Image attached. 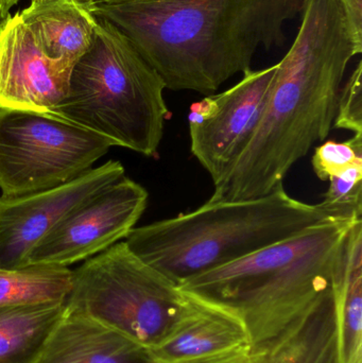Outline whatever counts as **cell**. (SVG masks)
Returning a JSON list of instances; mask_svg holds the SVG:
<instances>
[{"mask_svg": "<svg viewBox=\"0 0 362 363\" xmlns=\"http://www.w3.org/2000/svg\"><path fill=\"white\" fill-rule=\"evenodd\" d=\"M299 31L282 61L250 144L215 184L208 202L273 191L331 132L349 64L361 55L340 0H302Z\"/></svg>", "mask_w": 362, "mask_h": 363, "instance_id": "6da1fadb", "label": "cell"}, {"mask_svg": "<svg viewBox=\"0 0 362 363\" xmlns=\"http://www.w3.org/2000/svg\"><path fill=\"white\" fill-rule=\"evenodd\" d=\"M302 0H168L89 6L120 29L171 91L210 95L282 46Z\"/></svg>", "mask_w": 362, "mask_h": 363, "instance_id": "7a4b0ae2", "label": "cell"}, {"mask_svg": "<svg viewBox=\"0 0 362 363\" xmlns=\"http://www.w3.org/2000/svg\"><path fill=\"white\" fill-rule=\"evenodd\" d=\"M358 220L316 224L250 255L182 281L181 291L235 311L253 353L271 349L322 298L344 270L346 239Z\"/></svg>", "mask_w": 362, "mask_h": 363, "instance_id": "3957f363", "label": "cell"}, {"mask_svg": "<svg viewBox=\"0 0 362 363\" xmlns=\"http://www.w3.org/2000/svg\"><path fill=\"white\" fill-rule=\"evenodd\" d=\"M361 217L289 196L284 185L259 198L206 202L196 211L134 228L128 247L149 266L182 281L250 255L324 222Z\"/></svg>", "mask_w": 362, "mask_h": 363, "instance_id": "277c9868", "label": "cell"}, {"mask_svg": "<svg viewBox=\"0 0 362 363\" xmlns=\"http://www.w3.org/2000/svg\"><path fill=\"white\" fill-rule=\"evenodd\" d=\"M166 84L135 45L98 17L95 40L72 67L66 97L51 114L145 157L157 155L169 115Z\"/></svg>", "mask_w": 362, "mask_h": 363, "instance_id": "5b68a950", "label": "cell"}, {"mask_svg": "<svg viewBox=\"0 0 362 363\" xmlns=\"http://www.w3.org/2000/svg\"><path fill=\"white\" fill-rule=\"evenodd\" d=\"M183 301L174 281L119 241L72 271L65 307L151 351L174 330Z\"/></svg>", "mask_w": 362, "mask_h": 363, "instance_id": "8992f818", "label": "cell"}, {"mask_svg": "<svg viewBox=\"0 0 362 363\" xmlns=\"http://www.w3.org/2000/svg\"><path fill=\"white\" fill-rule=\"evenodd\" d=\"M106 138L51 113L0 110V190L50 189L91 169L112 148Z\"/></svg>", "mask_w": 362, "mask_h": 363, "instance_id": "52a82bcc", "label": "cell"}, {"mask_svg": "<svg viewBox=\"0 0 362 363\" xmlns=\"http://www.w3.org/2000/svg\"><path fill=\"white\" fill-rule=\"evenodd\" d=\"M147 203V190L123 177L67 211L32 247L26 266L68 268L106 251L135 228Z\"/></svg>", "mask_w": 362, "mask_h": 363, "instance_id": "ba28073f", "label": "cell"}, {"mask_svg": "<svg viewBox=\"0 0 362 363\" xmlns=\"http://www.w3.org/2000/svg\"><path fill=\"white\" fill-rule=\"evenodd\" d=\"M276 72L278 64L248 70L234 86L191 104V151L214 185L250 144L265 113Z\"/></svg>", "mask_w": 362, "mask_h": 363, "instance_id": "9c48e42d", "label": "cell"}, {"mask_svg": "<svg viewBox=\"0 0 362 363\" xmlns=\"http://www.w3.org/2000/svg\"><path fill=\"white\" fill-rule=\"evenodd\" d=\"M118 161L91 168L74 180L18 196H0V268H25L32 247L87 196L125 177Z\"/></svg>", "mask_w": 362, "mask_h": 363, "instance_id": "30bf717a", "label": "cell"}, {"mask_svg": "<svg viewBox=\"0 0 362 363\" xmlns=\"http://www.w3.org/2000/svg\"><path fill=\"white\" fill-rule=\"evenodd\" d=\"M72 70L40 50L18 13L0 30V110L50 113L67 95Z\"/></svg>", "mask_w": 362, "mask_h": 363, "instance_id": "8fae6325", "label": "cell"}, {"mask_svg": "<svg viewBox=\"0 0 362 363\" xmlns=\"http://www.w3.org/2000/svg\"><path fill=\"white\" fill-rule=\"evenodd\" d=\"M183 294L182 311L174 330L150 351L154 362L188 359L250 347L246 324L235 311Z\"/></svg>", "mask_w": 362, "mask_h": 363, "instance_id": "7c38bea8", "label": "cell"}, {"mask_svg": "<svg viewBox=\"0 0 362 363\" xmlns=\"http://www.w3.org/2000/svg\"><path fill=\"white\" fill-rule=\"evenodd\" d=\"M150 351L125 335L65 311L35 363H154Z\"/></svg>", "mask_w": 362, "mask_h": 363, "instance_id": "4fadbf2b", "label": "cell"}, {"mask_svg": "<svg viewBox=\"0 0 362 363\" xmlns=\"http://www.w3.org/2000/svg\"><path fill=\"white\" fill-rule=\"evenodd\" d=\"M18 15L40 50L69 69L95 40L98 17L89 6L76 0L31 2Z\"/></svg>", "mask_w": 362, "mask_h": 363, "instance_id": "5bb4252c", "label": "cell"}, {"mask_svg": "<svg viewBox=\"0 0 362 363\" xmlns=\"http://www.w3.org/2000/svg\"><path fill=\"white\" fill-rule=\"evenodd\" d=\"M261 357V363H341L336 289Z\"/></svg>", "mask_w": 362, "mask_h": 363, "instance_id": "9a60e30c", "label": "cell"}, {"mask_svg": "<svg viewBox=\"0 0 362 363\" xmlns=\"http://www.w3.org/2000/svg\"><path fill=\"white\" fill-rule=\"evenodd\" d=\"M65 311V302L0 307V363H35Z\"/></svg>", "mask_w": 362, "mask_h": 363, "instance_id": "2e32d148", "label": "cell"}, {"mask_svg": "<svg viewBox=\"0 0 362 363\" xmlns=\"http://www.w3.org/2000/svg\"><path fill=\"white\" fill-rule=\"evenodd\" d=\"M336 301L341 363H362V220L349 232Z\"/></svg>", "mask_w": 362, "mask_h": 363, "instance_id": "e0dca14e", "label": "cell"}, {"mask_svg": "<svg viewBox=\"0 0 362 363\" xmlns=\"http://www.w3.org/2000/svg\"><path fill=\"white\" fill-rule=\"evenodd\" d=\"M72 281V270L66 267L36 264L0 268V307L65 302Z\"/></svg>", "mask_w": 362, "mask_h": 363, "instance_id": "ac0fdd59", "label": "cell"}, {"mask_svg": "<svg viewBox=\"0 0 362 363\" xmlns=\"http://www.w3.org/2000/svg\"><path fill=\"white\" fill-rule=\"evenodd\" d=\"M358 160H362V135H354L346 142L327 140L316 148L312 164L316 176L329 181Z\"/></svg>", "mask_w": 362, "mask_h": 363, "instance_id": "d6986e66", "label": "cell"}, {"mask_svg": "<svg viewBox=\"0 0 362 363\" xmlns=\"http://www.w3.org/2000/svg\"><path fill=\"white\" fill-rule=\"evenodd\" d=\"M329 187L323 194L329 206L362 218V160L329 179Z\"/></svg>", "mask_w": 362, "mask_h": 363, "instance_id": "ffe728a7", "label": "cell"}, {"mask_svg": "<svg viewBox=\"0 0 362 363\" xmlns=\"http://www.w3.org/2000/svg\"><path fill=\"white\" fill-rule=\"evenodd\" d=\"M333 127L348 130L354 135H362V62L344 84L338 98L337 111Z\"/></svg>", "mask_w": 362, "mask_h": 363, "instance_id": "44dd1931", "label": "cell"}, {"mask_svg": "<svg viewBox=\"0 0 362 363\" xmlns=\"http://www.w3.org/2000/svg\"><path fill=\"white\" fill-rule=\"evenodd\" d=\"M154 363H261V357L253 353L250 347H242L201 357Z\"/></svg>", "mask_w": 362, "mask_h": 363, "instance_id": "7402d4cb", "label": "cell"}, {"mask_svg": "<svg viewBox=\"0 0 362 363\" xmlns=\"http://www.w3.org/2000/svg\"><path fill=\"white\" fill-rule=\"evenodd\" d=\"M353 36L362 45V0H340Z\"/></svg>", "mask_w": 362, "mask_h": 363, "instance_id": "603a6c76", "label": "cell"}, {"mask_svg": "<svg viewBox=\"0 0 362 363\" xmlns=\"http://www.w3.org/2000/svg\"><path fill=\"white\" fill-rule=\"evenodd\" d=\"M19 0H0V16L6 21L11 16L10 11L18 4Z\"/></svg>", "mask_w": 362, "mask_h": 363, "instance_id": "cb8c5ba5", "label": "cell"}, {"mask_svg": "<svg viewBox=\"0 0 362 363\" xmlns=\"http://www.w3.org/2000/svg\"><path fill=\"white\" fill-rule=\"evenodd\" d=\"M168 0H96V2L102 4H131V2H159Z\"/></svg>", "mask_w": 362, "mask_h": 363, "instance_id": "d4e9b609", "label": "cell"}, {"mask_svg": "<svg viewBox=\"0 0 362 363\" xmlns=\"http://www.w3.org/2000/svg\"><path fill=\"white\" fill-rule=\"evenodd\" d=\"M44 1V0H31V2H40ZM76 1L81 2V4H86V6H91L94 2H96V0H76Z\"/></svg>", "mask_w": 362, "mask_h": 363, "instance_id": "484cf974", "label": "cell"}, {"mask_svg": "<svg viewBox=\"0 0 362 363\" xmlns=\"http://www.w3.org/2000/svg\"><path fill=\"white\" fill-rule=\"evenodd\" d=\"M4 19L1 18V16H0V30H1L2 26H4Z\"/></svg>", "mask_w": 362, "mask_h": 363, "instance_id": "4316f807", "label": "cell"}]
</instances>
